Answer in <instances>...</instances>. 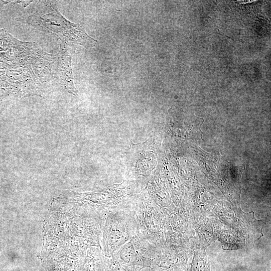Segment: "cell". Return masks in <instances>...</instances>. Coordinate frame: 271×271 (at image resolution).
<instances>
[{"mask_svg": "<svg viewBox=\"0 0 271 271\" xmlns=\"http://www.w3.org/2000/svg\"><path fill=\"white\" fill-rule=\"evenodd\" d=\"M28 22L44 30L62 37L67 41H72L86 47L95 45L96 41L89 37L80 24L72 23L63 17L55 3L49 2L29 17Z\"/></svg>", "mask_w": 271, "mask_h": 271, "instance_id": "1", "label": "cell"}, {"mask_svg": "<svg viewBox=\"0 0 271 271\" xmlns=\"http://www.w3.org/2000/svg\"><path fill=\"white\" fill-rule=\"evenodd\" d=\"M106 263L107 271H140L144 268L140 265H128L123 264L115 258L108 259Z\"/></svg>", "mask_w": 271, "mask_h": 271, "instance_id": "2", "label": "cell"}, {"mask_svg": "<svg viewBox=\"0 0 271 271\" xmlns=\"http://www.w3.org/2000/svg\"><path fill=\"white\" fill-rule=\"evenodd\" d=\"M192 271H210L209 263L205 253H196L192 263Z\"/></svg>", "mask_w": 271, "mask_h": 271, "instance_id": "3", "label": "cell"}]
</instances>
